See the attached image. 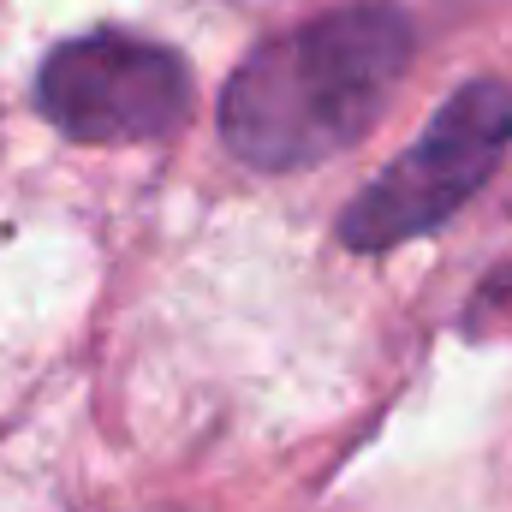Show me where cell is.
Here are the masks:
<instances>
[{
    "mask_svg": "<svg viewBox=\"0 0 512 512\" xmlns=\"http://www.w3.org/2000/svg\"><path fill=\"white\" fill-rule=\"evenodd\" d=\"M411 66V24L387 0L322 12L262 42L221 90V137L256 173H298L382 120Z\"/></svg>",
    "mask_w": 512,
    "mask_h": 512,
    "instance_id": "1",
    "label": "cell"
},
{
    "mask_svg": "<svg viewBox=\"0 0 512 512\" xmlns=\"http://www.w3.org/2000/svg\"><path fill=\"white\" fill-rule=\"evenodd\" d=\"M507 149H512V84L477 78V84L453 90L429 114V126L417 131V143L399 149L352 197V209L340 215L346 251H393V245H411V239L435 233L441 221H453L495 179Z\"/></svg>",
    "mask_w": 512,
    "mask_h": 512,
    "instance_id": "2",
    "label": "cell"
},
{
    "mask_svg": "<svg viewBox=\"0 0 512 512\" xmlns=\"http://www.w3.org/2000/svg\"><path fill=\"white\" fill-rule=\"evenodd\" d=\"M36 114L72 143H155L191 120V66L161 42L90 30L42 60Z\"/></svg>",
    "mask_w": 512,
    "mask_h": 512,
    "instance_id": "3",
    "label": "cell"
},
{
    "mask_svg": "<svg viewBox=\"0 0 512 512\" xmlns=\"http://www.w3.org/2000/svg\"><path fill=\"white\" fill-rule=\"evenodd\" d=\"M465 328L471 334H512V268H495L477 286V298L465 310Z\"/></svg>",
    "mask_w": 512,
    "mask_h": 512,
    "instance_id": "4",
    "label": "cell"
}]
</instances>
